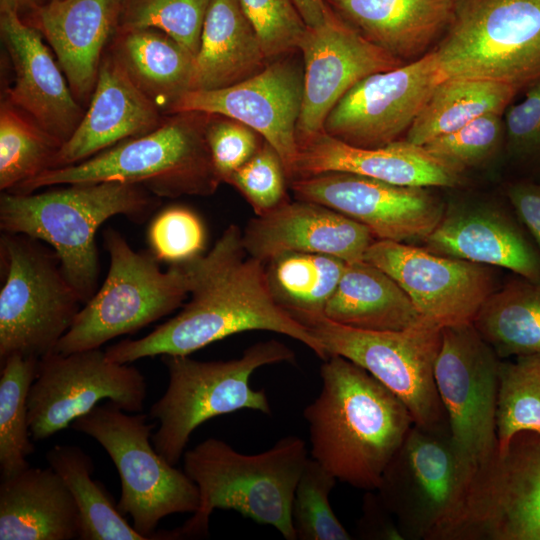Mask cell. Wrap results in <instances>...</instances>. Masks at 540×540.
Here are the masks:
<instances>
[{"instance_id":"33","label":"cell","mask_w":540,"mask_h":540,"mask_svg":"<svg viewBox=\"0 0 540 540\" xmlns=\"http://www.w3.org/2000/svg\"><path fill=\"white\" fill-rule=\"evenodd\" d=\"M472 323L501 359L540 353V281L517 275L491 293Z\"/></svg>"},{"instance_id":"16","label":"cell","mask_w":540,"mask_h":540,"mask_svg":"<svg viewBox=\"0 0 540 540\" xmlns=\"http://www.w3.org/2000/svg\"><path fill=\"white\" fill-rule=\"evenodd\" d=\"M299 200L332 208L367 227L376 240H422L440 222L445 207L427 187L402 186L349 172L291 180Z\"/></svg>"},{"instance_id":"38","label":"cell","mask_w":540,"mask_h":540,"mask_svg":"<svg viewBox=\"0 0 540 540\" xmlns=\"http://www.w3.org/2000/svg\"><path fill=\"white\" fill-rule=\"evenodd\" d=\"M496 428L498 452L519 432H540V353L501 360Z\"/></svg>"},{"instance_id":"40","label":"cell","mask_w":540,"mask_h":540,"mask_svg":"<svg viewBox=\"0 0 540 540\" xmlns=\"http://www.w3.org/2000/svg\"><path fill=\"white\" fill-rule=\"evenodd\" d=\"M337 479L315 459L308 458L297 483L291 506L296 539L350 540L335 515L329 496Z\"/></svg>"},{"instance_id":"28","label":"cell","mask_w":540,"mask_h":540,"mask_svg":"<svg viewBox=\"0 0 540 540\" xmlns=\"http://www.w3.org/2000/svg\"><path fill=\"white\" fill-rule=\"evenodd\" d=\"M338 15L394 57L415 60L448 28L455 0H328Z\"/></svg>"},{"instance_id":"36","label":"cell","mask_w":540,"mask_h":540,"mask_svg":"<svg viewBox=\"0 0 540 540\" xmlns=\"http://www.w3.org/2000/svg\"><path fill=\"white\" fill-rule=\"evenodd\" d=\"M39 359L13 354L1 362L0 472L1 478L30 467L34 451L28 422V394L38 372Z\"/></svg>"},{"instance_id":"7","label":"cell","mask_w":540,"mask_h":540,"mask_svg":"<svg viewBox=\"0 0 540 540\" xmlns=\"http://www.w3.org/2000/svg\"><path fill=\"white\" fill-rule=\"evenodd\" d=\"M294 361V352L275 339L257 342L240 357L226 361L163 355L169 381L149 412L151 419L159 421L152 434L154 448L175 466L191 434L205 421L242 409L271 415L268 396L251 388L250 377L262 366Z\"/></svg>"},{"instance_id":"13","label":"cell","mask_w":540,"mask_h":540,"mask_svg":"<svg viewBox=\"0 0 540 540\" xmlns=\"http://www.w3.org/2000/svg\"><path fill=\"white\" fill-rule=\"evenodd\" d=\"M147 386L129 363L108 358L100 348L39 359L28 394V422L33 441H43L67 428L102 400L129 413L143 410Z\"/></svg>"},{"instance_id":"39","label":"cell","mask_w":540,"mask_h":540,"mask_svg":"<svg viewBox=\"0 0 540 540\" xmlns=\"http://www.w3.org/2000/svg\"><path fill=\"white\" fill-rule=\"evenodd\" d=\"M211 0H122L121 32L156 29L171 37L194 57Z\"/></svg>"},{"instance_id":"8","label":"cell","mask_w":540,"mask_h":540,"mask_svg":"<svg viewBox=\"0 0 540 540\" xmlns=\"http://www.w3.org/2000/svg\"><path fill=\"white\" fill-rule=\"evenodd\" d=\"M435 51L444 79L540 81V0H455Z\"/></svg>"},{"instance_id":"22","label":"cell","mask_w":540,"mask_h":540,"mask_svg":"<svg viewBox=\"0 0 540 540\" xmlns=\"http://www.w3.org/2000/svg\"><path fill=\"white\" fill-rule=\"evenodd\" d=\"M375 240L359 222L325 205L299 199L256 216L242 231L247 254L263 263L286 252L332 255L347 263L363 261Z\"/></svg>"},{"instance_id":"3","label":"cell","mask_w":540,"mask_h":540,"mask_svg":"<svg viewBox=\"0 0 540 540\" xmlns=\"http://www.w3.org/2000/svg\"><path fill=\"white\" fill-rule=\"evenodd\" d=\"M160 198L142 186L116 181L68 184L40 193L0 196V229L46 242L83 305L97 291L96 232L109 218L145 222Z\"/></svg>"},{"instance_id":"41","label":"cell","mask_w":540,"mask_h":540,"mask_svg":"<svg viewBox=\"0 0 540 540\" xmlns=\"http://www.w3.org/2000/svg\"><path fill=\"white\" fill-rule=\"evenodd\" d=\"M504 136L501 115L486 114L454 132L429 141L423 147L464 171L491 158L501 147Z\"/></svg>"},{"instance_id":"4","label":"cell","mask_w":540,"mask_h":540,"mask_svg":"<svg viewBox=\"0 0 540 540\" xmlns=\"http://www.w3.org/2000/svg\"><path fill=\"white\" fill-rule=\"evenodd\" d=\"M305 442L286 436L270 449L244 454L208 438L184 453V471L199 491V507L171 540L208 536L214 509L234 510L296 540L291 519L295 489L307 461Z\"/></svg>"},{"instance_id":"26","label":"cell","mask_w":540,"mask_h":540,"mask_svg":"<svg viewBox=\"0 0 540 540\" xmlns=\"http://www.w3.org/2000/svg\"><path fill=\"white\" fill-rule=\"evenodd\" d=\"M122 0H51L35 11L77 100L94 90L102 52L119 25Z\"/></svg>"},{"instance_id":"2","label":"cell","mask_w":540,"mask_h":540,"mask_svg":"<svg viewBox=\"0 0 540 540\" xmlns=\"http://www.w3.org/2000/svg\"><path fill=\"white\" fill-rule=\"evenodd\" d=\"M320 393L307 405L311 456L338 481L377 490L390 460L414 424L404 403L354 362L329 355Z\"/></svg>"},{"instance_id":"30","label":"cell","mask_w":540,"mask_h":540,"mask_svg":"<svg viewBox=\"0 0 540 540\" xmlns=\"http://www.w3.org/2000/svg\"><path fill=\"white\" fill-rule=\"evenodd\" d=\"M324 316L353 328L398 331L420 322L403 288L386 272L366 261L347 263Z\"/></svg>"},{"instance_id":"12","label":"cell","mask_w":540,"mask_h":540,"mask_svg":"<svg viewBox=\"0 0 540 540\" xmlns=\"http://www.w3.org/2000/svg\"><path fill=\"white\" fill-rule=\"evenodd\" d=\"M295 319L311 331L328 355L354 362L395 394L409 410L414 424L428 429L449 428L434 378L442 327L425 318L398 331L357 329L323 314Z\"/></svg>"},{"instance_id":"34","label":"cell","mask_w":540,"mask_h":540,"mask_svg":"<svg viewBox=\"0 0 540 540\" xmlns=\"http://www.w3.org/2000/svg\"><path fill=\"white\" fill-rule=\"evenodd\" d=\"M46 460L78 507L80 540H147L126 521L102 484L92 479L93 460L84 450L75 445H54Z\"/></svg>"},{"instance_id":"5","label":"cell","mask_w":540,"mask_h":540,"mask_svg":"<svg viewBox=\"0 0 540 540\" xmlns=\"http://www.w3.org/2000/svg\"><path fill=\"white\" fill-rule=\"evenodd\" d=\"M477 472L449 428L413 424L382 475L378 496L403 539L473 540L471 501Z\"/></svg>"},{"instance_id":"23","label":"cell","mask_w":540,"mask_h":540,"mask_svg":"<svg viewBox=\"0 0 540 540\" xmlns=\"http://www.w3.org/2000/svg\"><path fill=\"white\" fill-rule=\"evenodd\" d=\"M163 120L160 108L136 84L118 55L107 54L101 61L89 107L59 148L52 168L84 161L156 129Z\"/></svg>"},{"instance_id":"1","label":"cell","mask_w":540,"mask_h":540,"mask_svg":"<svg viewBox=\"0 0 540 540\" xmlns=\"http://www.w3.org/2000/svg\"><path fill=\"white\" fill-rule=\"evenodd\" d=\"M190 300L148 335L125 339L106 349L109 359L131 363L157 355L189 356L228 336L250 330L286 335L329 357L311 331L275 301L265 263L249 256L237 225L227 227L212 249L180 263Z\"/></svg>"},{"instance_id":"48","label":"cell","mask_w":540,"mask_h":540,"mask_svg":"<svg viewBox=\"0 0 540 540\" xmlns=\"http://www.w3.org/2000/svg\"><path fill=\"white\" fill-rule=\"evenodd\" d=\"M358 529L363 538L367 539H403L394 517L378 494L366 495Z\"/></svg>"},{"instance_id":"32","label":"cell","mask_w":540,"mask_h":540,"mask_svg":"<svg viewBox=\"0 0 540 540\" xmlns=\"http://www.w3.org/2000/svg\"><path fill=\"white\" fill-rule=\"evenodd\" d=\"M517 92L497 81L447 78L436 86L404 140L423 146L483 115H502Z\"/></svg>"},{"instance_id":"37","label":"cell","mask_w":540,"mask_h":540,"mask_svg":"<svg viewBox=\"0 0 540 540\" xmlns=\"http://www.w3.org/2000/svg\"><path fill=\"white\" fill-rule=\"evenodd\" d=\"M61 143L6 99L0 106V190L20 184L51 169Z\"/></svg>"},{"instance_id":"43","label":"cell","mask_w":540,"mask_h":540,"mask_svg":"<svg viewBox=\"0 0 540 540\" xmlns=\"http://www.w3.org/2000/svg\"><path fill=\"white\" fill-rule=\"evenodd\" d=\"M267 59L298 49L307 29L294 0H238Z\"/></svg>"},{"instance_id":"9","label":"cell","mask_w":540,"mask_h":540,"mask_svg":"<svg viewBox=\"0 0 540 540\" xmlns=\"http://www.w3.org/2000/svg\"><path fill=\"white\" fill-rule=\"evenodd\" d=\"M109 254L107 276L84 304L54 352L69 354L100 348L106 342L134 333L172 313L189 295L180 264L162 271L149 251H135L116 229L103 232Z\"/></svg>"},{"instance_id":"50","label":"cell","mask_w":540,"mask_h":540,"mask_svg":"<svg viewBox=\"0 0 540 540\" xmlns=\"http://www.w3.org/2000/svg\"><path fill=\"white\" fill-rule=\"evenodd\" d=\"M37 0H0V11H14L19 13V11L29 5H32Z\"/></svg>"},{"instance_id":"25","label":"cell","mask_w":540,"mask_h":540,"mask_svg":"<svg viewBox=\"0 0 540 540\" xmlns=\"http://www.w3.org/2000/svg\"><path fill=\"white\" fill-rule=\"evenodd\" d=\"M327 172H349L396 185L428 188L455 187L462 182L463 171L405 140L361 148L322 132L299 143L291 179Z\"/></svg>"},{"instance_id":"45","label":"cell","mask_w":540,"mask_h":540,"mask_svg":"<svg viewBox=\"0 0 540 540\" xmlns=\"http://www.w3.org/2000/svg\"><path fill=\"white\" fill-rule=\"evenodd\" d=\"M504 130L509 157L526 171L525 179L540 177V81L525 97L505 110Z\"/></svg>"},{"instance_id":"49","label":"cell","mask_w":540,"mask_h":540,"mask_svg":"<svg viewBox=\"0 0 540 540\" xmlns=\"http://www.w3.org/2000/svg\"><path fill=\"white\" fill-rule=\"evenodd\" d=\"M294 2L307 27L322 24L331 11L325 0H294Z\"/></svg>"},{"instance_id":"47","label":"cell","mask_w":540,"mask_h":540,"mask_svg":"<svg viewBox=\"0 0 540 540\" xmlns=\"http://www.w3.org/2000/svg\"><path fill=\"white\" fill-rule=\"evenodd\" d=\"M506 196L540 252V181L521 178L509 183Z\"/></svg>"},{"instance_id":"27","label":"cell","mask_w":540,"mask_h":540,"mask_svg":"<svg viewBox=\"0 0 540 540\" xmlns=\"http://www.w3.org/2000/svg\"><path fill=\"white\" fill-rule=\"evenodd\" d=\"M80 529L74 498L50 466L1 478V540H72Z\"/></svg>"},{"instance_id":"18","label":"cell","mask_w":540,"mask_h":540,"mask_svg":"<svg viewBox=\"0 0 540 540\" xmlns=\"http://www.w3.org/2000/svg\"><path fill=\"white\" fill-rule=\"evenodd\" d=\"M302 100L303 72L293 61L278 60L232 86L187 91L167 113L217 115L251 127L278 153L291 178L299 153L297 123Z\"/></svg>"},{"instance_id":"10","label":"cell","mask_w":540,"mask_h":540,"mask_svg":"<svg viewBox=\"0 0 540 540\" xmlns=\"http://www.w3.org/2000/svg\"><path fill=\"white\" fill-rule=\"evenodd\" d=\"M128 413L107 401L70 426L94 438L112 459L121 479L120 513L129 515L134 529L147 540H169L167 531L155 532L159 522L171 514H193L199 507V491L185 471L156 451L155 426L147 422V415Z\"/></svg>"},{"instance_id":"46","label":"cell","mask_w":540,"mask_h":540,"mask_svg":"<svg viewBox=\"0 0 540 540\" xmlns=\"http://www.w3.org/2000/svg\"><path fill=\"white\" fill-rule=\"evenodd\" d=\"M206 123L205 137L215 171L221 182L228 183L232 174L261 147L258 133L231 118Z\"/></svg>"},{"instance_id":"19","label":"cell","mask_w":540,"mask_h":540,"mask_svg":"<svg viewBox=\"0 0 540 540\" xmlns=\"http://www.w3.org/2000/svg\"><path fill=\"white\" fill-rule=\"evenodd\" d=\"M298 49L304 60L303 100L297 123L299 143L323 132L331 110L357 82L404 64L332 10L322 24L307 27Z\"/></svg>"},{"instance_id":"31","label":"cell","mask_w":540,"mask_h":540,"mask_svg":"<svg viewBox=\"0 0 540 540\" xmlns=\"http://www.w3.org/2000/svg\"><path fill=\"white\" fill-rule=\"evenodd\" d=\"M136 84L166 110L191 90L194 56L156 29L121 32L114 51Z\"/></svg>"},{"instance_id":"24","label":"cell","mask_w":540,"mask_h":540,"mask_svg":"<svg viewBox=\"0 0 540 540\" xmlns=\"http://www.w3.org/2000/svg\"><path fill=\"white\" fill-rule=\"evenodd\" d=\"M423 242L430 252L506 268L540 281V252L517 215L504 209L449 206Z\"/></svg>"},{"instance_id":"42","label":"cell","mask_w":540,"mask_h":540,"mask_svg":"<svg viewBox=\"0 0 540 540\" xmlns=\"http://www.w3.org/2000/svg\"><path fill=\"white\" fill-rule=\"evenodd\" d=\"M205 241L203 222L196 213L183 206L164 209L148 228L150 251L160 262L171 265L201 255Z\"/></svg>"},{"instance_id":"35","label":"cell","mask_w":540,"mask_h":540,"mask_svg":"<svg viewBox=\"0 0 540 540\" xmlns=\"http://www.w3.org/2000/svg\"><path fill=\"white\" fill-rule=\"evenodd\" d=\"M347 262L326 254L282 253L265 263L275 301L294 318L323 314Z\"/></svg>"},{"instance_id":"21","label":"cell","mask_w":540,"mask_h":540,"mask_svg":"<svg viewBox=\"0 0 540 540\" xmlns=\"http://www.w3.org/2000/svg\"><path fill=\"white\" fill-rule=\"evenodd\" d=\"M0 31L14 69L6 100L61 144L80 123L84 111L77 102L39 30L19 13L1 12Z\"/></svg>"},{"instance_id":"44","label":"cell","mask_w":540,"mask_h":540,"mask_svg":"<svg viewBox=\"0 0 540 540\" xmlns=\"http://www.w3.org/2000/svg\"><path fill=\"white\" fill-rule=\"evenodd\" d=\"M286 177L280 156L264 142L259 150L232 174L228 183L245 197L256 216H260L289 201Z\"/></svg>"},{"instance_id":"6","label":"cell","mask_w":540,"mask_h":540,"mask_svg":"<svg viewBox=\"0 0 540 540\" xmlns=\"http://www.w3.org/2000/svg\"><path fill=\"white\" fill-rule=\"evenodd\" d=\"M173 115L146 134L126 139L79 163L48 169L10 193L116 181L142 186L159 198L212 195L221 181L205 137V114Z\"/></svg>"},{"instance_id":"15","label":"cell","mask_w":540,"mask_h":540,"mask_svg":"<svg viewBox=\"0 0 540 540\" xmlns=\"http://www.w3.org/2000/svg\"><path fill=\"white\" fill-rule=\"evenodd\" d=\"M443 80L433 49L407 64L371 74L338 101L323 132L361 148L398 141Z\"/></svg>"},{"instance_id":"11","label":"cell","mask_w":540,"mask_h":540,"mask_svg":"<svg viewBox=\"0 0 540 540\" xmlns=\"http://www.w3.org/2000/svg\"><path fill=\"white\" fill-rule=\"evenodd\" d=\"M5 279L0 291V362L13 354L54 352L83 304L54 250L23 234L0 239Z\"/></svg>"},{"instance_id":"29","label":"cell","mask_w":540,"mask_h":540,"mask_svg":"<svg viewBox=\"0 0 540 540\" xmlns=\"http://www.w3.org/2000/svg\"><path fill=\"white\" fill-rule=\"evenodd\" d=\"M266 60L238 0H211L194 58L191 90L232 86L263 70Z\"/></svg>"},{"instance_id":"17","label":"cell","mask_w":540,"mask_h":540,"mask_svg":"<svg viewBox=\"0 0 540 540\" xmlns=\"http://www.w3.org/2000/svg\"><path fill=\"white\" fill-rule=\"evenodd\" d=\"M364 261L390 275L420 315L440 327L472 323L494 290L489 268L402 242L375 240Z\"/></svg>"},{"instance_id":"20","label":"cell","mask_w":540,"mask_h":540,"mask_svg":"<svg viewBox=\"0 0 540 540\" xmlns=\"http://www.w3.org/2000/svg\"><path fill=\"white\" fill-rule=\"evenodd\" d=\"M474 540H540V432L523 431L475 478Z\"/></svg>"},{"instance_id":"14","label":"cell","mask_w":540,"mask_h":540,"mask_svg":"<svg viewBox=\"0 0 540 540\" xmlns=\"http://www.w3.org/2000/svg\"><path fill=\"white\" fill-rule=\"evenodd\" d=\"M501 358L473 323L442 328L434 367L452 439L477 469L498 452L496 411Z\"/></svg>"}]
</instances>
